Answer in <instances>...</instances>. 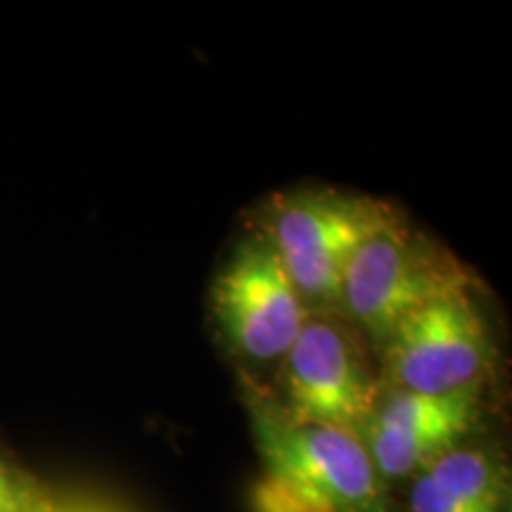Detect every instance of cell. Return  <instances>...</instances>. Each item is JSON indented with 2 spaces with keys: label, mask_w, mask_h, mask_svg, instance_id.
<instances>
[{
  "label": "cell",
  "mask_w": 512,
  "mask_h": 512,
  "mask_svg": "<svg viewBox=\"0 0 512 512\" xmlns=\"http://www.w3.org/2000/svg\"><path fill=\"white\" fill-rule=\"evenodd\" d=\"M394 207L358 192L304 185L268 197L249 226L278 254L309 313H337L351 256Z\"/></svg>",
  "instance_id": "2"
},
{
  "label": "cell",
  "mask_w": 512,
  "mask_h": 512,
  "mask_svg": "<svg viewBox=\"0 0 512 512\" xmlns=\"http://www.w3.org/2000/svg\"><path fill=\"white\" fill-rule=\"evenodd\" d=\"M486 394L430 396L380 382L373 406L354 432L384 489L392 494L451 448L486 434L491 408Z\"/></svg>",
  "instance_id": "7"
},
{
  "label": "cell",
  "mask_w": 512,
  "mask_h": 512,
  "mask_svg": "<svg viewBox=\"0 0 512 512\" xmlns=\"http://www.w3.org/2000/svg\"><path fill=\"white\" fill-rule=\"evenodd\" d=\"M249 503L254 512H335L273 475L256 479Z\"/></svg>",
  "instance_id": "10"
},
{
  "label": "cell",
  "mask_w": 512,
  "mask_h": 512,
  "mask_svg": "<svg viewBox=\"0 0 512 512\" xmlns=\"http://www.w3.org/2000/svg\"><path fill=\"white\" fill-rule=\"evenodd\" d=\"M394 512H510L512 470L489 434L465 441L418 472Z\"/></svg>",
  "instance_id": "8"
},
{
  "label": "cell",
  "mask_w": 512,
  "mask_h": 512,
  "mask_svg": "<svg viewBox=\"0 0 512 512\" xmlns=\"http://www.w3.org/2000/svg\"><path fill=\"white\" fill-rule=\"evenodd\" d=\"M209 313L221 347L254 380L278 368L309 318L278 254L252 226L214 275Z\"/></svg>",
  "instance_id": "5"
},
{
  "label": "cell",
  "mask_w": 512,
  "mask_h": 512,
  "mask_svg": "<svg viewBox=\"0 0 512 512\" xmlns=\"http://www.w3.org/2000/svg\"><path fill=\"white\" fill-rule=\"evenodd\" d=\"M55 512H69V510H62V508H60V505H57V510H55Z\"/></svg>",
  "instance_id": "11"
},
{
  "label": "cell",
  "mask_w": 512,
  "mask_h": 512,
  "mask_svg": "<svg viewBox=\"0 0 512 512\" xmlns=\"http://www.w3.org/2000/svg\"><path fill=\"white\" fill-rule=\"evenodd\" d=\"M479 285L463 261L399 207L351 256L337 313L377 349L422 306Z\"/></svg>",
  "instance_id": "1"
},
{
  "label": "cell",
  "mask_w": 512,
  "mask_h": 512,
  "mask_svg": "<svg viewBox=\"0 0 512 512\" xmlns=\"http://www.w3.org/2000/svg\"><path fill=\"white\" fill-rule=\"evenodd\" d=\"M240 392L266 475L335 512H394L392 494L354 430L287 413L264 382L242 373Z\"/></svg>",
  "instance_id": "3"
},
{
  "label": "cell",
  "mask_w": 512,
  "mask_h": 512,
  "mask_svg": "<svg viewBox=\"0 0 512 512\" xmlns=\"http://www.w3.org/2000/svg\"><path fill=\"white\" fill-rule=\"evenodd\" d=\"M57 498L22 458L0 441V512H55Z\"/></svg>",
  "instance_id": "9"
},
{
  "label": "cell",
  "mask_w": 512,
  "mask_h": 512,
  "mask_svg": "<svg viewBox=\"0 0 512 512\" xmlns=\"http://www.w3.org/2000/svg\"><path fill=\"white\" fill-rule=\"evenodd\" d=\"M380 382L415 394L489 392L498 347L479 285L434 299L377 349Z\"/></svg>",
  "instance_id": "4"
},
{
  "label": "cell",
  "mask_w": 512,
  "mask_h": 512,
  "mask_svg": "<svg viewBox=\"0 0 512 512\" xmlns=\"http://www.w3.org/2000/svg\"><path fill=\"white\" fill-rule=\"evenodd\" d=\"M264 384L287 413L356 430L380 392V370L366 337L339 313H309Z\"/></svg>",
  "instance_id": "6"
}]
</instances>
